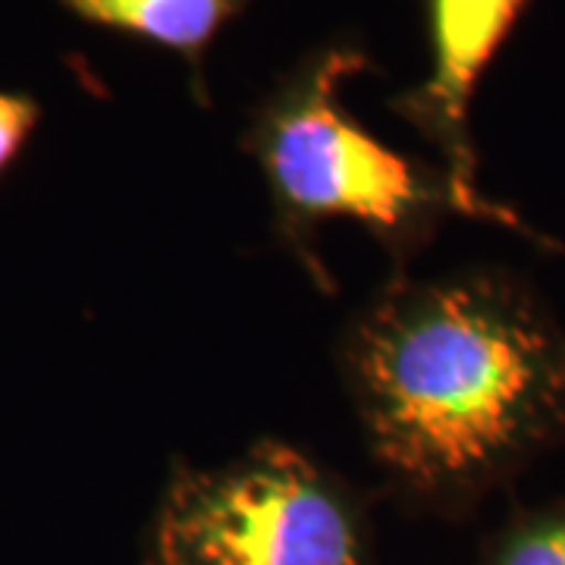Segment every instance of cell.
Segmentation results:
<instances>
[{"label":"cell","mask_w":565,"mask_h":565,"mask_svg":"<svg viewBox=\"0 0 565 565\" xmlns=\"http://www.w3.org/2000/svg\"><path fill=\"white\" fill-rule=\"evenodd\" d=\"M145 565H381V553L362 490L267 437L214 468H170Z\"/></svg>","instance_id":"3957f363"},{"label":"cell","mask_w":565,"mask_h":565,"mask_svg":"<svg viewBox=\"0 0 565 565\" xmlns=\"http://www.w3.org/2000/svg\"><path fill=\"white\" fill-rule=\"evenodd\" d=\"M82 22L151 41L189 63L195 95H204V61L223 29L248 7V0H61Z\"/></svg>","instance_id":"5b68a950"},{"label":"cell","mask_w":565,"mask_h":565,"mask_svg":"<svg viewBox=\"0 0 565 565\" xmlns=\"http://www.w3.org/2000/svg\"><path fill=\"white\" fill-rule=\"evenodd\" d=\"M337 371L384 493L465 522L565 446V323L505 267L396 274L349 318Z\"/></svg>","instance_id":"6da1fadb"},{"label":"cell","mask_w":565,"mask_h":565,"mask_svg":"<svg viewBox=\"0 0 565 565\" xmlns=\"http://www.w3.org/2000/svg\"><path fill=\"white\" fill-rule=\"evenodd\" d=\"M475 565H565V497L515 509L487 534Z\"/></svg>","instance_id":"8992f818"},{"label":"cell","mask_w":565,"mask_h":565,"mask_svg":"<svg viewBox=\"0 0 565 565\" xmlns=\"http://www.w3.org/2000/svg\"><path fill=\"white\" fill-rule=\"evenodd\" d=\"M39 120L41 107L35 98L20 92H0V173L20 158Z\"/></svg>","instance_id":"52a82bcc"},{"label":"cell","mask_w":565,"mask_h":565,"mask_svg":"<svg viewBox=\"0 0 565 565\" xmlns=\"http://www.w3.org/2000/svg\"><path fill=\"white\" fill-rule=\"evenodd\" d=\"M527 0H427L430 13V73L422 85L393 98L390 107L422 136L437 161L478 207L484 221L550 248L512 207L484 195L478 180V151L471 141V102L487 66L509 39Z\"/></svg>","instance_id":"277c9868"},{"label":"cell","mask_w":565,"mask_h":565,"mask_svg":"<svg viewBox=\"0 0 565 565\" xmlns=\"http://www.w3.org/2000/svg\"><path fill=\"white\" fill-rule=\"evenodd\" d=\"M364 70L371 57L362 44H323L255 104L243 132V151L270 199L277 243L323 292H333L318 248L327 223L362 226L405 274L452 217L484 221L444 163L390 148L345 110L340 92Z\"/></svg>","instance_id":"7a4b0ae2"}]
</instances>
